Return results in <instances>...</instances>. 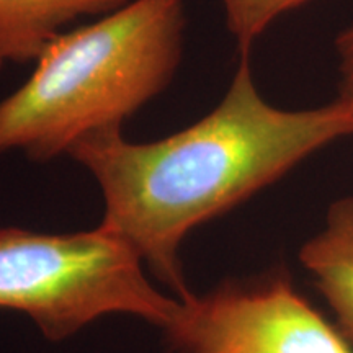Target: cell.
I'll use <instances>...</instances> for the list:
<instances>
[{"instance_id": "obj_1", "label": "cell", "mask_w": 353, "mask_h": 353, "mask_svg": "<svg viewBox=\"0 0 353 353\" xmlns=\"http://www.w3.org/2000/svg\"><path fill=\"white\" fill-rule=\"evenodd\" d=\"M348 136L353 112L347 105L335 99L316 108H278L260 94L249 54H242L223 100L195 125L152 143H132L121 130L100 131L68 156L99 183L100 226L187 299L192 293L180 262L187 234Z\"/></svg>"}, {"instance_id": "obj_2", "label": "cell", "mask_w": 353, "mask_h": 353, "mask_svg": "<svg viewBox=\"0 0 353 353\" xmlns=\"http://www.w3.org/2000/svg\"><path fill=\"white\" fill-rule=\"evenodd\" d=\"M185 0H130L64 32L0 101V156L46 162L123 121L165 90L183 52Z\"/></svg>"}, {"instance_id": "obj_3", "label": "cell", "mask_w": 353, "mask_h": 353, "mask_svg": "<svg viewBox=\"0 0 353 353\" xmlns=\"http://www.w3.org/2000/svg\"><path fill=\"white\" fill-rule=\"evenodd\" d=\"M143 263L101 226L74 234L0 228V307L32 317L54 342L110 314L141 317L164 330L180 299L154 288Z\"/></svg>"}, {"instance_id": "obj_4", "label": "cell", "mask_w": 353, "mask_h": 353, "mask_svg": "<svg viewBox=\"0 0 353 353\" xmlns=\"http://www.w3.org/2000/svg\"><path fill=\"white\" fill-rule=\"evenodd\" d=\"M164 332L176 353H353L285 276L192 293Z\"/></svg>"}, {"instance_id": "obj_5", "label": "cell", "mask_w": 353, "mask_h": 353, "mask_svg": "<svg viewBox=\"0 0 353 353\" xmlns=\"http://www.w3.org/2000/svg\"><path fill=\"white\" fill-rule=\"evenodd\" d=\"M130 0H0V72L34 63L64 28L83 17L108 15Z\"/></svg>"}, {"instance_id": "obj_6", "label": "cell", "mask_w": 353, "mask_h": 353, "mask_svg": "<svg viewBox=\"0 0 353 353\" xmlns=\"http://www.w3.org/2000/svg\"><path fill=\"white\" fill-rule=\"evenodd\" d=\"M299 260L314 276L339 330L353 348V195L329 206L324 226L304 242Z\"/></svg>"}, {"instance_id": "obj_7", "label": "cell", "mask_w": 353, "mask_h": 353, "mask_svg": "<svg viewBox=\"0 0 353 353\" xmlns=\"http://www.w3.org/2000/svg\"><path fill=\"white\" fill-rule=\"evenodd\" d=\"M228 30L236 39L241 54H249L252 44L281 15L304 6L309 0H221Z\"/></svg>"}, {"instance_id": "obj_8", "label": "cell", "mask_w": 353, "mask_h": 353, "mask_svg": "<svg viewBox=\"0 0 353 353\" xmlns=\"http://www.w3.org/2000/svg\"><path fill=\"white\" fill-rule=\"evenodd\" d=\"M335 52L339 63L337 100L353 112V23L337 34Z\"/></svg>"}]
</instances>
